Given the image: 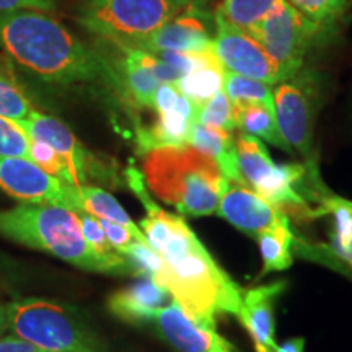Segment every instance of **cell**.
Here are the masks:
<instances>
[{"mask_svg":"<svg viewBox=\"0 0 352 352\" xmlns=\"http://www.w3.org/2000/svg\"><path fill=\"white\" fill-rule=\"evenodd\" d=\"M70 197H72V206L76 212H85L94 215L96 219H104L109 222L120 223L135 233V235L144 236L140 228L132 222L129 214L124 208L114 199L104 189L96 186H70Z\"/></svg>","mask_w":352,"mask_h":352,"instance_id":"21","label":"cell"},{"mask_svg":"<svg viewBox=\"0 0 352 352\" xmlns=\"http://www.w3.org/2000/svg\"><path fill=\"white\" fill-rule=\"evenodd\" d=\"M109 44L116 51V54L113 59L108 60L113 65L118 78H120L122 95L127 96L135 107L152 108L153 96H155L162 82L140 63L132 47L113 43Z\"/></svg>","mask_w":352,"mask_h":352,"instance_id":"18","label":"cell"},{"mask_svg":"<svg viewBox=\"0 0 352 352\" xmlns=\"http://www.w3.org/2000/svg\"><path fill=\"white\" fill-rule=\"evenodd\" d=\"M184 2L191 3V6H195V7H206L210 0H184Z\"/></svg>","mask_w":352,"mask_h":352,"instance_id":"39","label":"cell"},{"mask_svg":"<svg viewBox=\"0 0 352 352\" xmlns=\"http://www.w3.org/2000/svg\"><path fill=\"white\" fill-rule=\"evenodd\" d=\"M344 261H346L347 264H349V266H351V270H352V246H351V252L347 253V256H346Z\"/></svg>","mask_w":352,"mask_h":352,"instance_id":"40","label":"cell"},{"mask_svg":"<svg viewBox=\"0 0 352 352\" xmlns=\"http://www.w3.org/2000/svg\"><path fill=\"white\" fill-rule=\"evenodd\" d=\"M189 7L184 0H82L77 21L104 41L135 47Z\"/></svg>","mask_w":352,"mask_h":352,"instance_id":"6","label":"cell"},{"mask_svg":"<svg viewBox=\"0 0 352 352\" xmlns=\"http://www.w3.org/2000/svg\"><path fill=\"white\" fill-rule=\"evenodd\" d=\"M126 182L147 210L140 228L165 263L164 289L188 318L212 331L220 314L239 318L243 308V290L215 263L186 220L158 208L148 195L140 170L129 166Z\"/></svg>","mask_w":352,"mask_h":352,"instance_id":"1","label":"cell"},{"mask_svg":"<svg viewBox=\"0 0 352 352\" xmlns=\"http://www.w3.org/2000/svg\"><path fill=\"white\" fill-rule=\"evenodd\" d=\"M318 85L311 74L279 83L274 91L277 126L292 151H298L307 164H316L314 157V126L318 107Z\"/></svg>","mask_w":352,"mask_h":352,"instance_id":"9","label":"cell"},{"mask_svg":"<svg viewBox=\"0 0 352 352\" xmlns=\"http://www.w3.org/2000/svg\"><path fill=\"white\" fill-rule=\"evenodd\" d=\"M101 228L104 230V235H107V239L109 243L114 250H116L118 253H122L127 246L134 243L135 240L138 241H147L145 236H139L135 235L134 232L129 230V228L124 227V226H120V223H114V222H109V220H104V219H98Z\"/></svg>","mask_w":352,"mask_h":352,"instance_id":"33","label":"cell"},{"mask_svg":"<svg viewBox=\"0 0 352 352\" xmlns=\"http://www.w3.org/2000/svg\"><path fill=\"white\" fill-rule=\"evenodd\" d=\"M142 175L153 196L192 217L217 214L227 184L212 158L192 145L160 147L144 153Z\"/></svg>","mask_w":352,"mask_h":352,"instance_id":"4","label":"cell"},{"mask_svg":"<svg viewBox=\"0 0 352 352\" xmlns=\"http://www.w3.org/2000/svg\"><path fill=\"white\" fill-rule=\"evenodd\" d=\"M0 52L39 82L59 87L103 83L122 95L108 57L83 44L47 12L2 13Z\"/></svg>","mask_w":352,"mask_h":352,"instance_id":"2","label":"cell"},{"mask_svg":"<svg viewBox=\"0 0 352 352\" xmlns=\"http://www.w3.org/2000/svg\"><path fill=\"white\" fill-rule=\"evenodd\" d=\"M199 109L201 107L179 94L173 108L157 113V120L148 127H139V151L147 153L160 147L189 145V138H191L192 126L197 122Z\"/></svg>","mask_w":352,"mask_h":352,"instance_id":"16","label":"cell"},{"mask_svg":"<svg viewBox=\"0 0 352 352\" xmlns=\"http://www.w3.org/2000/svg\"><path fill=\"white\" fill-rule=\"evenodd\" d=\"M189 145H192L197 151H201L202 153L212 158L215 164H217L219 170L222 171L223 178L232 183L246 186L243 176H241L239 168L235 139L232 138L230 131L196 122L192 126Z\"/></svg>","mask_w":352,"mask_h":352,"instance_id":"20","label":"cell"},{"mask_svg":"<svg viewBox=\"0 0 352 352\" xmlns=\"http://www.w3.org/2000/svg\"><path fill=\"white\" fill-rule=\"evenodd\" d=\"M70 186L30 158L0 155V189L25 204H52L74 210Z\"/></svg>","mask_w":352,"mask_h":352,"instance_id":"11","label":"cell"},{"mask_svg":"<svg viewBox=\"0 0 352 352\" xmlns=\"http://www.w3.org/2000/svg\"><path fill=\"white\" fill-rule=\"evenodd\" d=\"M7 329V305L0 303V334Z\"/></svg>","mask_w":352,"mask_h":352,"instance_id":"38","label":"cell"},{"mask_svg":"<svg viewBox=\"0 0 352 352\" xmlns=\"http://www.w3.org/2000/svg\"><path fill=\"white\" fill-rule=\"evenodd\" d=\"M80 215V223H82V232L83 236H85L87 243L95 250L96 253L101 254L104 258H118L121 253H118L116 250L113 248L111 243H109L107 235H104V230L101 228L98 219L94 217V215L78 212Z\"/></svg>","mask_w":352,"mask_h":352,"instance_id":"32","label":"cell"},{"mask_svg":"<svg viewBox=\"0 0 352 352\" xmlns=\"http://www.w3.org/2000/svg\"><path fill=\"white\" fill-rule=\"evenodd\" d=\"M170 294L164 287L157 285L152 279H142L118 290L108 298V308L120 318L129 323H144L151 321L158 308L165 307Z\"/></svg>","mask_w":352,"mask_h":352,"instance_id":"19","label":"cell"},{"mask_svg":"<svg viewBox=\"0 0 352 352\" xmlns=\"http://www.w3.org/2000/svg\"><path fill=\"white\" fill-rule=\"evenodd\" d=\"M223 91L230 98L233 107L254 103L274 104V94H272L271 85L228 72V70H226V77H223Z\"/></svg>","mask_w":352,"mask_h":352,"instance_id":"26","label":"cell"},{"mask_svg":"<svg viewBox=\"0 0 352 352\" xmlns=\"http://www.w3.org/2000/svg\"><path fill=\"white\" fill-rule=\"evenodd\" d=\"M302 15L320 25L333 26L344 15L349 0H287Z\"/></svg>","mask_w":352,"mask_h":352,"instance_id":"28","label":"cell"},{"mask_svg":"<svg viewBox=\"0 0 352 352\" xmlns=\"http://www.w3.org/2000/svg\"><path fill=\"white\" fill-rule=\"evenodd\" d=\"M34 109L33 101L10 78L0 76V118L10 121L26 120Z\"/></svg>","mask_w":352,"mask_h":352,"instance_id":"27","label":"cell"},{"mask_svg":"<svg viewBox=\"0 0 352 352\" xmlns=\"http://www.w3.org/2000/svg\"><path fill=\"white\" fill-rule=\"evenodd\" d=\"M328 30L329 26L302 15L287 0H276L267 15L248 33L292 78L300 72L307 54L327 36Z\"/></svg>","mask_w":352,"mask_h":352,"instance_id":"8","label":"cell"},{"mask_svg":"<svg viewBox=\"0 0 352 352\" xmlns=\"http://www.w3.org/2000/svg\"><path fill=\"white\" fill-rule=\"evenodd\" d=\"M285 287L284 280L243 290L239 320L252 336L256 352H277L274 340V303Z\"/></svg>","mask_w":352,"mask_h":352,"instance_id":"17","label":"cell"},{"mask_svg":"<svg viewBox=\"0 0 352 352\" xmlns=\"http://www.w3.org/2000/svg\"><path fill=\"white\" fill-rule=\"evenodd\" d=\"M13 122L23 129L30 139L50 145L67 166L74 186H83L88 183L90 175L95 171L94 157L85 151L63 121L41 111H33L26 120Z\"/></svg>","mask_w":352,"mask_h":352,"instance_id":"13","label":"cell"},{"mask_svg":"<svg viewBox=\"0 0 352 352\" xmlns=\"http://www.w3.org/2000/svg\"><path fill=\"white\" fill-rule=\"evenodd\" d=\"M214 34L215 15L204 7H189L138 44L135 50L147 52L214 51Z\"/></svg>","mask_w":352,"mask_h":352,"instance_id":"14","label":"cell"},{"mask_svg":"<svg viewBox=\"0 0 352 352\" xmlns=\"http://www.w3.org/2000/svg\"><path fill=\"white\" fill-rule=\"evenodd\" d=\"M151 321L157 324L165 340L182 352H219L232 347L217 331L202 328L189 320L175 300L158 308Z\"/></svg>","mask_w":352,"mask_h":352,"instance_id":"15","label":"cell"},{"mask_svg":"<svg viewBox=\"0 0 352 352\" xmlns=\"http://www.w3.org/2000/svg\"><path fill=\"white\" fill-rule=\"evenodd\" d=\"M0 352H47L19 336L0 338Z\"/></svg>","mask_w":352,"mask_h":352,"instance_id":"36","label":"cell"},{"mask_svg":"<svg viewBox=\"0 0 352 352\" xmlns=\"http://www.w3.org/2000/svg\"><path fill=\"white\" fill-rule=\"evenodd\" d=\"M0 235L16 243L50 253L85 271L104 274H134L126 256H101L87 243L80 215L60 206L20 204L0 210Z\"/></svg>","mask_w":352,"mask_h":352,"instance_id":"3","label":"cell"},{"mask_svg":"<svg viewBox=\"0 0 352 352\" xmlns=\"http://www.w3.org/2000/svg\"><path fill=\"white\" fill-rule=\"evenodd\" d=\"M214 52L228 72L254 78L267 85L290 80L264 47L246 30L215 15Z\"/></svg>","mask_w":352,"mask_h":352,"instance_id":"10","label":"cell"},{"mask_svg":"<svg viewBox=\"0 0 352 352\" xmlns=\"http://www.w3.org/2000/svg\"><path fill=\"white\" fill-rule=\"evenodd\" d=\"M7 328L47 352H98L91 333L67 307L46 298H21L7 305Z\"/></svg>","mask_w":352,"mask_h":352,"instance_id":"7","label":"cell"},{"mask_svg":"<svg viewBox=\"0 0 352 352\" xmlns=\"http://www.w3.org/2000/svg\"><path fill=\"white\" fill-rule=\"evenodd\" d=\"M179 91L176 88V83H162L158 87L155 96H153V104L152 108L155 109L157 113L168 111L175 107L176 100H178Z\"/></svg>","mask_w":352,"mask_h":352,"instance_id":"35","label":"cell"},{"mask_svg":"<svg viewBox=\"0 0 352 352\" xmlns=\"http://www.w3.org/2000/svg\"><path fill=\"white\" fill-rule=\"evenodd\" d=\"M219 352H235V351H233V347H230V349H226V351H219Z\"/></svg>","mask_w":352,"mask_h":352,"instance_id":"41","label":"cell"},{"mask_svg":"<svg viewBox=\"0 0 352 352\" xmlns=\"http://www.w3.org/2000/svg\"><path fill=\"white\" fill-rule=\"evenodd\" d=\"M217 214L246 235L256 239L261 233L290 230L285 215L267 204L252 188L227 179L217 208Z\"/></svg>","mask_w":352,"mask_h":352,"instance_id":"12","label":"cell"},{"mask_svg":"<svg viewBox=\"0 0 352 352\" xmlns=\"http://www.w3.org/2000/svg\"><path fill=\"white\" fill-rule=\"evenodd\" d=\"M223 77L226 67H206L179 78L176 88L197 107H202L223 90Z\"/></svg>","mask_w":352,"mask_h":352,"instance_id":"24","label":"cell"},{"mask_svg":"<svg viewBox=\"0 0 352 352\" xmlns=\"http://www.w3.org/2000/svg\"><path fill=\"white\" fill-rule=\"evenodd\" d=\"M256 240L263 258V270L259 276H266L272 271H285L292 266V250L297 241L292 230L261 233Z\"/></svg>","mask_w":352,"mask_h":352,"instance_id":"23","label":"cell"},{"mask_svg":"<svg viewBox=\"0 0 352 352\" xmlns=\"http://www.w3.org/2000/svg\"><path fill=\"white\" fill-rule=\"evenodd\" d=\"M233 120H235V127H239L245 134L266 140V142L283 148L284 152H294L284 140L279 126H277L274 104L254 103L233 107Z\"/></svg>","mask_w":352,"mask_h":352,"instance_id":"22","label":"cell"},{"mask_svg":"<svg viewBox=\"0 0 352 352\" xmlns=\"http://www.w3.org/2000/svg\"><path fill=\"white\" fill-rule=\"evenodd\" d=\"M305 340L303 338H294V340L285 341L283 346L277 347V352H303Z\"/></svg>","mask_w":352,"mask_h":352,"instance_id":"37","label":"cell"},{"mask_svg":"<svg viewBox=\"0 0 352 352\" xmlns=\"http://www.w3.org/2000/svg\"><path fill=\"white\" fill-rule=\"evenodd\" d=\"M30 140L15 122L0 118V155L30 158Z\"/></svg>","mask_w":352,"mask_h":352,"instance_id":"31","label":"cell"},{"mask_svg":"<svg viewBox=\"0 0 352 352\" xmlns=\"http://www.w3.org/2000/svg\"><path fill=\"white\" fill-rule=\"evenodd\" d=\"M197 122L206 126L220 127V129L233 131L235 129V120H233V107L226 91H220L209 100L208 103L202 104L199 109Z\"/></svg>","mask_w":352,"mask_h":352,"instance_id":"29","label":"cell"},{"mask_svg":"<svg viewBox=\"0 0 352 352\" xmlns=\"http://www.w3.org/2000/svg\"><path fill=\"white\" fill-rule=\"evenodd\" d=\"M235 147L246 186L287 219L297 222L318 219L310 199L318 202L328 189L321 183L316 164H276L261 139L245 132L235 140Z\"/></svg>","mask_w":352,"mask_h":352,"instance_id":"5","label":"cell"},{"mask_svg":"<svg viewBox=\"0 0 352 352\" xmlns=\"http://www.w3.org/2000/svg\"><path fill=\"white\" fill-rule=\"evenodd\" d=\"M56 8L54 0H0V15L20 10L52 12Z\"/></svg>","mask_w":352,"mask_h":352,"instance_id":"34","label":"cell"},{"mask_svg":"<svg viewBox=\"0 0 352 352\" xmlns=\"http://www.w3.org/2000/svg\"><path fill=\"white\" fill-rule=\"evenodd\" d=\"M276 0H223L215 15L236 28L252 32L267 15Z\"/></svg>","mask_w":352,"mask_h":352,"instance_id":"25","label":"cell"},{"mask_svg":"<svg viewBox=\"0 0 352 352\" xmlns=\"http://www.w3.org/2000/svg\"><path fill=\"white\" fill-rule=\"evenodd\" d=\"M30 160L39 168L50 173L51 176L59 179L65 184H72L70 182V175L67 171V166L60 160V157L52 151L47 144L39 142V140H30ZM74 186V184H72Z\"/></svg>","mask_w":352,"mask_h":352,"instance_id":"30","label":"cell"}]
</instances>
